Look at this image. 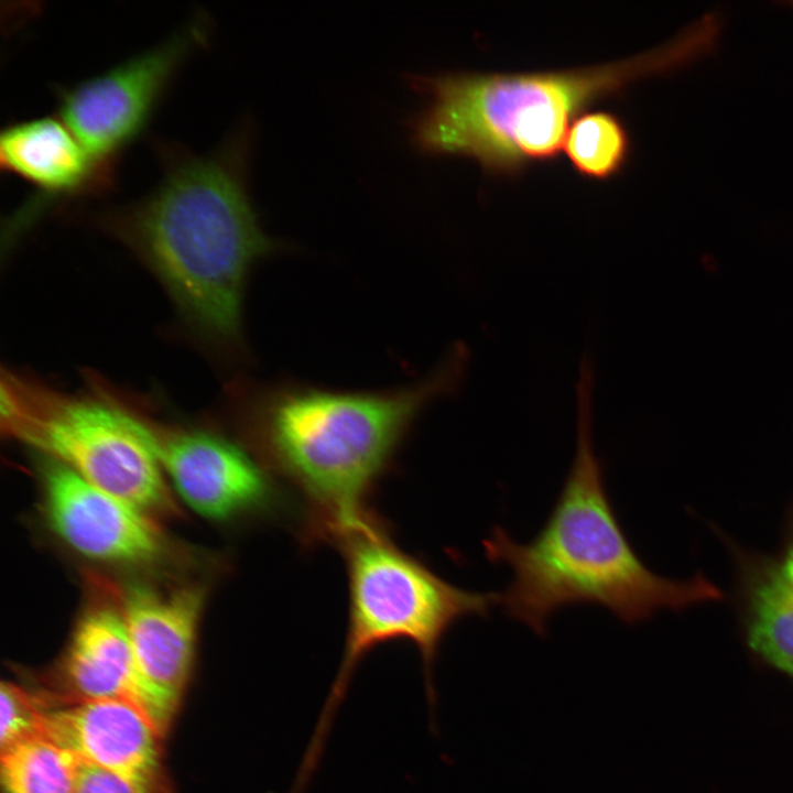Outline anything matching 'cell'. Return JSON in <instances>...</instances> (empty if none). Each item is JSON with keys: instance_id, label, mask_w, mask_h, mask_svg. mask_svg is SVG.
Masks as SVG:
<instances>
[{"instance_id": "7a4b0ae2", "label": "cell", "mask_w": 793, "mask_h": 793, "mask_svg": "<svg viewBox=\"0 0 793 793\" xmlns=\"http://www.w3.org/2000/svg\"><path fill=\"white\" fill-rule=\"evenodd\" d=\"M593 383V363L584 360L576 385L575 454L544 525L529 543H518L500 525L482 541L486 558L511 572L498 606L539 636L569 605H598L636 624L660 610L680 611L721 598L720 589L700 574L687 580L655 574L631 545L594 449Z\"/></svg>"}, {"instance_id": "6da1fadb", "label": "cell", "mask_w": 793, "mask_h": 793, "mask_svg": "<svg viewBox=\"0 0 793 793\" xmlns=\"http://www.w3.org/2000/svg\"><path fill=\"white\" fill-rule=\"evenodd\" d=\"M247 143L237 133L206 155L162 144L149 194L90 215L155 274L194 334L224 350L240 345L251 268L276 249L247 192Z\"/></svg>"}, {"instance_id": "8992f818", "label": "cell", "mask_w": 793, "mask_h": 793, "mask_svg": "<svg viewBox=\"0 0 793 793\" xmlns=\"http://www.w3.org/2000/svg\"><path fill=\"white\" fill-rule=\"evenodd\" d=\"M1 424L9 436L146 513L171 506L153 426L116 402L58 393L8 372Z\"/></svg>"}, {"instance_id": "4fadbf2b", "label": "cell", "mask_w": 793, "mask_h": 793, "mask_svg": "<svg viewBox=\"0 0 793 793\" xmlns=\"http://www.w3.org/2000/svg\"><path fill=\"white\" fill-rule=\"evenodd\" d=\"M738 558L745 643L759 662L793 677V544L778 555Z\"/></svg>"}, {"instance_id": "7c38bea8", "label": "cell", "mask_w": 793, "mask_h": 793, "mask_svg": "<svg viewBox=\"0 0 793 793\" xmlns=\"http://www.w3.org/2000/svg\"><path fill=\"white\" fill-rule=\"evenodd\" d=\"M40 734L120 779L133 793H170L161 736L128 699L83 700L43 711Z\"/></svg>"}, {"instance_id": "9a60e30c", "label": "cell", "mask_w": 793, "mask_h": 793, "mask_svg": "<svg viewBox=\"0 0 793 793\" xmlns=\"http://www.w3.org/2000/svg\"><path fill=\"white\" fill-rule=\"evenodd\" d=\"M565 155L582 177L606 181L619 174L631 151V140L622 120L607 110L578 116L565 139Z\"/></svg>"}, {"instance_id": "ac0fdd59", "label": "cell", "mask_w": 793, "mask_h": 793, "mask_svg": "<svg viewBox=\"0 0 793 793\" xmlns=\"http://www.w3.org/2000/svg\"><path fill=\"white\" fill-rule=\"evenodd\" d=\"M73 768L74 793H133L120 779L74 756Z\"/></svg>"}, {"instance_id": "5b68a950", "label": "cell", "mask_w": 793, "mask_h": 793, "mask_svg": "<svg viewBox=\"0 0 793 793\" xmlns=\"http://www.w3.org/2000/svg\"><path fill=\"white\" fill-rule=\"evenodd\" d=\"M330 542L339 548L346 567L348 624L338 671L301 762L306 772H315L318 765L359 663L382 643L405 640L416 647L434 725V665L443 639L461 619L489 616L499 597L443 579L398 546L376 515L339 532Z\"/></svg>"}, {"instance_id": "3957f363", "label": "cell", "mask_w": 793, "mask_h": 793, "mask_svg": "<svg viewBox=\"0 0 793 793\" xmlns=\"http://www.w3.org/2000/svg\"><path fill=\"white\" fill-rule=\"evenodd\" d=\"M714 43L711 28L698 21L658 48L610 64L413 75L411 86L426 104L409 122L411 137L424 153L466 156L487 174L515 176L533 163L556 160L569 124L589 106L640 78L686 65Z\"/></svg>"}, {"instance_id": "30bf717a", "label": "cell", "mask_w": 793, "mask_h": 793, "mask_svg": "<svg viewBox=\"0 0 793 793\" xmlns=\"http://www.w3.org/2000/svg\"><path fill=\"white\" fill-rule=\"evenodd\" d=\"M0 166L35 188V195L4 220L1 236L4 253L10 252L55 203L102 194L113 186L116 176V170L94 160L58 117L36 118L3 128Z\"/></svg>"}, {"instance_id": "e0dca14e", "label": "cell", "mask_w": 793, "mask_h": 793, "mask_svg": "<svg viewBox=\"0 0 793 793\" xmlns=\"http://www.w3.org/2000/svg\"><path fill=\"white\" fill-rule=\"evenodd\" d=\"M1 751L40 734V710L29 695L19 686L7 682L1 684Z\"/></svg>"}, {"instance_id": "9c48e42d", "label": "cell", "mask_w": 793, "mask_h": 793, "mask_svg": "<svg viewBox=\"0 0 793 793\" xmlns=\"http://www.w3.org/2000/svg\"><path fill=\"white\" fill-rule=\"evenodd\" d=\"M164 475L184 502L217 521L278 517L285 500L275 480L243 448L219 434L153 426Z\"/></svg>"}, {"instance_id": "52a82bcc", "label": "cell", "mask_w": 793, "mask_h": 793, "mask_svg": "<svg viewBox=\"0 0 793 793\" xmlns=\"http://www.w3.org/2000/svg\"><path fill=\"white\" fill-rule=\"evenodd\" d=\"M198 14L146 51L69 86L56 88L58 118L89 155L116 170L121 152L143 131L186 57L207 36Z\"/></svg>"}, {"instance_id": "2e32d148", "label": "cell", "mask_w": 793, "mask_h": 793, "mask_svg": "<svg viewBox=\"0 0 793 793\" xmlns=\"http://www.w3.org/2000/svg\"><path fill=\"white\" fill-rule=\"evenodd\" d=\"M4 793H74L73 756L37 734L1 751Z\"/></svg>"}, {"instance_id": "d6986e66", "label": "cell", "mask_w": 793, "mask_h": 793, "mask_svg": "<svg viewBox=\"0 0 793 793\" xmlns=\"http://www.w3.org/2000/svg\"><path fill=\"white\" fill-rule=\"evenodd\" d=\"M791 544H793V537H792Z\"/></svg>"}, {"instance_id": "ba28073f", "label": "cell", "mask_w": 793, "mask_h": 793, "mask_svg": "<svg viewBox=\"0 0 793 793\" xmlns=\"http://www.w3.org/2000/svg\"><path fill=\"white\" fill-rule=\"evenodd\" d=\"M205 590L197 585L170 589L129 585L121 611L133 658L129 697L163 737L169 730L191 670Z\"/></svg>"}, {"instance_id": "5bb4252c", "label": "cell", "mask_w": 793, "mask_h": 793, "mask_svg": "<svg viewBox=\"0 0 793 793\" xmlns=\"http://www.w3.org/2000/svg\"><path fill=\"white\" fill-rule=\"evenodd\" d=\"M64 673L75 702L124 698L134 682V658L120 606H90L73 633Z\"/></svg>"}, {"instance_id": "8fae6325", "label": "cell", "mask_w": 793, "mask_h": 793, "mask_svg": "<svg viewBox=\"0 0 793 793\" xmlns=\"http://www.w3.org/2000/svg\"><path fill=\"white\" fill-rule=\"evenodd\" d=\"M42 477L47 521L77 553L117 564L150 563L164 553L165 540L146 512L54 459L47 460Z\"/></svg>"}, {"instance_id": "277c9868", "label": "cell", "mask_w": 793, "mask_h": 793, "mask_svg": "<svg viewBox=\"0 0 793 793\" xmlns=\"http://www.w3.org/2000/svg\"><path fill=\"white\" fill-rule=\"evenodd\" d=\"M465 356L457 348L428 377L403 389L285 388L253 404V437L273 471L308 503L312 537L328 540L373 513L369 493L414 420L457 385Z\"/></svg>"}]
</instances>
